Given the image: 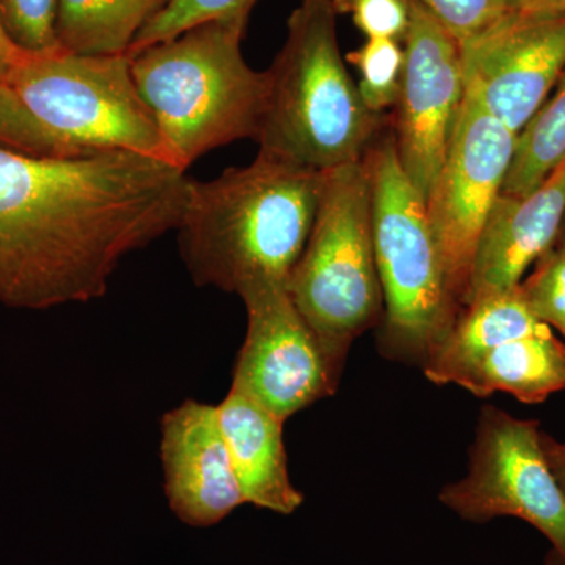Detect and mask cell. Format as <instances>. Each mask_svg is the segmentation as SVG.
Here are the masks:
<instances>
[{"mask_svg": "<svg viewBox=\"0 0 565 565\" xmlns=\"http://www.w3.org/2000/svg\"><path fill=\"white\" fill-rule=\"evenodd\" d=\"M288 292L341 375L353 341L384 315L364 158L323 173L313 226Z\"/></svg>", "mask_w": 565, "mask_h": 565, "instance_id": "5", "label": "cell"}, {"mask_svg": "<svg viewBox=\"0 0 565 565\" xmlns=\"http://www.w3.org/2000/svg\"><path fill=\"white\" fill-rule=\"evenodd\" d=\"M0 147L41 156V158H66L82 154L28 110L21 99L0 82ZM85 152V151H84Z\"/></svg>", "mask_w": 565, "mask_h": 565, "instance_id": "21", "label": "cell"}, {"mask_svg": "<svg viewBox=\"0 0 565 565\" xmlns=\"http://www.w3.org/2000/svg\"><path fill=\"white\" fill-rule=\"evenodd\" d=\"M345 61L360 74V96L367 109L377 115L393 110L403 85L404 44L390 39H367L359 50L349 52Z\"/></svg>", "mask_w": 565, "mask_h": 565, "instance_id": "20", "label": "cell"}, {"mask_svg": "<svg viewBox=\"0 0 565 565\" xmlns=\"http://www.w3.org/2000/svg\"><path fill=\"white\" fill-rule=\"evenodd\" d=\"M408 2L403 85L390 128L401 167L426 202L462 106L463 70L459 43L416 0Z\"/></svg>", "mask_w": 565, "mask_h": 565, "instance_id": "9", "label": "cell"}, {"mask_svg": "<svg viewBox=\"0 0 565 565\" xmlns=\"http://www.w3.org/2000/svg\"><path fill=\"white\" fill-rule=\"evenodd\" d=\"M337 13L352 14L356 28L367 39H390L404 43L411 28L408 0H333Z\"/></svg>", "mask_w": 565, "mask_h": 565, "instance_id": "25", "label": "cell"}, {"mask_svg": "<svg viewBox=\"0 0 565 565\" xmlns=\"http://www.w3.org/2000/svg\"><path fill=\"white\" fill-rule=\"evenodd\" d=\"M553 248H556V250L565 252V215L563 225H561L559 234H557L556 243L553 245Z\"/></svg>", "mask_w": 565, "mask_h": 565, "instance_id": "29", "label": "cell"}, {"mask_svg": "<svg viewBox=\"0 0 565 565\" xmlns=\"http://www.w3.org/2000/svg\"><path fill=\"white\" fill-rule=\"evenodd\" d=\"M550 330L537 321L515 288L481 294L457 316L455 326L423 364L437 385L455 384L460 373L498 345Z\"/></svg>", "mask_w": 565, "mask_h": 565, "instance_id": "15", "label": "cell"}, {"mask_svg": "<svg viewBox=\"0 0 565 565\" xmlns=\"http://www.w3.org/2000/svg\"><path fill=\"white\" fill-rule=\"evenodd\" d=\"M25 55H28V52L14 46L9 36L6 35V32H3L2 25H0V82L2 84H6L11 71Z\"/></svg>", "mask_w": 565, "mask_h": 565, "instance_id": "27", "label": "cell"}, {"mask_svg": "<svg viewBox=\"0 0 565 565\" xmlns=\"http://www.w3.org/2000/svg\"><path fill=\"white\" fill-rule=\"evenodd\" d=\"M475 396L501 392L523 404H541L565 392V344L552 329L508 341L471 363L456 379Z\"/></svg>", "mask_w": 565, "mask_h": 565, "instance_id": "16", "label": "cell"}, {"mask_svg": "<svg viewBox=\"0 0 565 565\" xmlns=\"http://www.w3.org/2000/svg\"><path fill=\"white\" fill-rule=\"evenodd\" d=\"M459 47L465 93L519 136L565 70V13L516 10Z\"/></svg>", "mask_w": 565, "mask_h": 565, "instance_id": "11", "label": "cell"}, {"mask_svg": "<svg viewBox=\"0 0 565 565\" xmlns=\"http://www.w3.org/2000/svg\"><path fill=\"white\" fill-rule=\"evenodd\" d=\"M520 291L534 318L565 337V252L550 248L542 255Z\"/></svg>", "mask_w": 565, "mask_h": 565, "instance_id": "23", "label": "cell"}, {"mask_svg": "<svg viewBox=\"0 0 565 565\" xmlns=\"http://www.w3.org/2000/svg\"><path fill=\"white\" fill-rule=\"evenodd\" d=\"M516 134L463 95L444 167L426 199L427 218L460 311L470 291L479 237L503 191Z\"/></svg>", "mask_w": 565, "mask_h": 565, "instance_id": "8", "label": "cell"}, {"mask_svg": "<svg viewBox=\"0 0 565 565\" xmlns=\"http://www.w3.org/2000/svg\"><path fill=\"white\" fill-rule=\"evenodd\" d=\"M564 215L565 159L526 195L501 193L479 237L467 305L481 294L520 285L526 270L555 245Z\"/></svg>", "mask_w": 565, "mask_h": 565, "instance_id": "13", "label": "cell"}, {"mask_svg": "<svg viewBox=\"0 0 565 565\" xmlns=\"http://www.w3.org/2000/svg\"><path fill=\"white\" fill-rule=\"evenodd\" d=\"M241 299L247 310V333L232 386L281 422L333 394L340 374L334 373L288 288L258 286Z\"/></svg>", "mask_w": 565, "mask_h": 565, "instance_id": "10", "label": "cell"}, {"mask_svg": "<svg viewBox=\"0 0 565 565\" xmlns=\"http://www.w3.org/2000/svg\"><path fill=\"white\" fill-rule=\"evenodd\" d=\"M258 0H170L134 40L129 57L137 52L177 39L182 32L210 21H232L248 25Z\"/></svg>", "mask_w": 565, "mask_h": 565, "instance_id": "19", "label": "cell"}, {"mask_svg": "<svg viewBox=\"0 0 565 565\" xmlns=\"http://www.w3.org/2000/svg\"><path fill=\"white\" fill-rule=\"evenodd\" d=\"M364 162L371 182L375 264L384 292L381 351L424 364L460 310L449 294L426 202L397 158L390 120Z\"/></svg>", "mask_w": 565, "mask_h": 565, "instance_id": "4", "label": "cell"}, {"mask_svg": "<svg viewBox=\"0 0 565 565\" xmlns=\"http://www.w3.org/2000/svg\"><path fill=\"white\" fill-rule=\"evenodd\" d=\"M6 85L77 151H131L172 163L128 54H28Z\"/></svg>", "mask_w": 565, "mask_h": 565, "instance_id": "6", "label": "cell"}, {"mask_svg": "<svg viewBox=\"0 0 565 565\" xmlns=\"http://www.w3.org/2000/svg\"><path fill=\"white\" fill-rule=\"evenodd\" d=\"M457 41L473 39L520 9L519 0H416Z\"/></svg>", "mask_w": 565, "mask_h": 565, "instance_id": "24", "label": "cell"}, {"mask_svg": "<svg viewBox=\"0 0 565 565\" xmlns=\"http://www.w3.org/2000/svg\"><path fill=\"white\" fill-rule=\"evenodd\" d=\"M333 0H302L267 71L269 90L256 141L262 154L327 173L363 161L388 126L367 109L345 68Z\"/></svg>", "mask_w": 565, "mask_h": 565, "instance_id": "2", "label": "cell"}, {"mask_svg": "<svg viewBox=\"0 0 565 565\" xmlns=\"http://www.w3.org/2000/svg\"><path fill=\"white\" fill-rule=\"evenodd\" d=\"M520 9L537 13H565V0H519Z\"/></svg>", "mask_w": 565, "mask_h": 565, "instance_id": "28", "label": "cell"}, {"mask_svg": "<svg viewBox=\"0 0 565 565\" xmlns=\"http://www.w3.org/2000/svg\"><path fill=\"white\" fill-rule=\"evenodd\" d=\"M170 0H58L61 50L71 54H128L134 40Z\"/></svg>", "mask_w": 565, "mask_h": 565, "instance_id": "17", "label": "cell"}, {"mask_svg": "<svg viewBox=\"0 0 565 565\" xmlns=\"http://www.w3.org/2000/svg\"><path fill=\"white\" fill-rule=\"evenodd\" d=\"M542 452H544L546 463L555 476L557 486L565 494V444L555 440L545 433L541 434Z\"/></svg>", "mask_w": 565, "mask_h": 565, "instance_id": "26", "label": "cell"}, {"mask_svg": "<svg viewBox=\"0 0 565 565\" xmlns=\"http://www.w3.org/2000/svg\"><path fill=\"white\" fill-rule=\"evenodd\" d=\"M565 159V70L548 98L516 136L505 195H526Z\"/></svg>", "mask_w": 565, "mask_h": 565, "instance_id": "18", "label": "cell"}, {"mask_svg": "<svg viewBox=\"0 0 565 565\" xmlns=\"http://www.w3.org/2000/svg\"><path fill=\"white\" fill-rule=\"evenodd\" d=\"M163 493L182 523L211 527L245 504L217 405L185 399L161 418Z\"/></svg>", "mask_w": 565, "mask_h": 565, "instance_id": "12", "label": "cell"}, {"mask_svg": "<svg viewBox=\"0 0 565 565\" xmlns=\"http://www.w3.org/2000/svg\"><path fill=\"white\" fill-rule=\"evenodd\" d=\"M217 411L245 504L291 515L303 504V494L289 476L282 441L285 422L234 386Z\"/></svg>", "mask_w": 565, "mask_h": 565, "instance_id": "14", "label": "cell"}, {"mask_svg": "<svg viewBox=\"0 0 565 565\" xmlns=\"http://www.w3.org/2000/svg\"><path fill=\"white\" fill-rule=\"evenodd\" d=\"M245 31L237 22H204L131 57L137 90L184 172L206 152L258 137L269 76L245 62Z\"/></svg>", "mask_w": 565, "mask_h": 565, "instance_id": "3", "label": "cell"}, {"mask_svg": "<svg viewBox=\"0 0 565 565\" xmlns=\"http://www.w3.org/2000/svg\"><path fill=\"white\" fill-rule=\"evenodd\" d=\"M58 0H0V25L14 46L28 54L62 51L57 40Z\"/></svg>", "mask_w": 565, "mask_h": 565, "instance_id": "22", "label": "cell"}, {"mask_svg": "<svg viewBox=\"0 0 565 565\" xmlns=\"http://www.w3.org/2000/svg\"><path fill=\"white\" fill-rule=\"evenodd\" d=\"M323 173L258 152L211 181L191 180L178 225L196 286L237 294L286 286L313 226Z\"/></svg>", "mask_w": 565, "mask_h": 565, "instance_id": "1", "label": "cell"}, {"mask_svg": "<svg viewBox=\"0 0 565 565\" xmlns=\"http://www.w3.org/2000/svg\"><path fill=\"white\" fill-rule=\"evenodd\" d=\"M537 422L486 405L479 416L468 473L446 486L440 501L470 522L515 516L548 539L565 565V494L546 463Z\"/></svg>", "mask_w": 565, "mask_h": 565, "instance_id": "7", "label": "cell"}]
</instances>
